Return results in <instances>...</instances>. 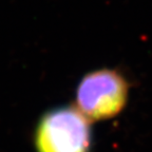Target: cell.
<instances>
[{
    "instance_id": "1",
    "label": "cell",
    "mask_w": 152,
    "mask_h": 152,
    "mask_svg": "<svg viewBox=\"0 0 152 152\" xmlns=\"http://www.w3.org/2000/svg\"><path fill=\"white\" fill-rule=\"evenodd\" d=\"M34 142L37 152H89L90 119L76 107L51 110L38 123Z\"/></svg>"
},
{
    "instance_id": "2",
    "label": "cell",
    "mask_w": 152,
    "mask_h": 152,
    "mask_svg": "<svg viewBox=\"0 0 152 152\" xmlns=\"http://www.w3.org/2000/svg\"><path fill=\"white\" fill-rule=\"evenodd\" d=\"M128 83L114 70L102 69L87 74L76 89V108L88 119H107L124 109Z\"/></svg>"
}]
</instances>
